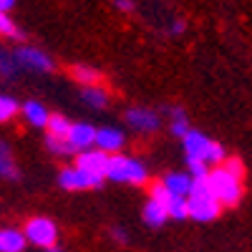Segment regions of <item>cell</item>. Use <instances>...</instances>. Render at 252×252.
<instances>
[{"instance_id": "27", "label": "cell", "mask_w": 252, "mask_h": 252, "mask_svg": "<svg viewBox=\"0 0 252 252\" xmlns=\"http://www.w3.org/2000/svg\"><path fill=\"white\" fill-rule=\"evenodd\" d=\"M114 5H116V10H121V13H131V10L136 8L134 0H114Z\"/></svg>"}, {"instance_id": "3", "label": "cell", "mask_w": 252, "mask_h": 252, "mask_svg": "<svg viewBox=\"0 0 252 252\" xmlns=\"http://www.w3.org/2000/svg\"><path fill=\"white\" fill-rule=\"evenodd\" d=\"M106 179L124 182V184H144L146 179H149V172H146V166L141 161H136L134 157L111 154L109 169H106Z\"/></svg>"}, {"instance_id": "29", "label": "cell", "mask_w": 252, "mask_h": 252, "mask_svg": "<svg viewBox=\"0 0 252 252\" xmlns=\"http://www.w3.org/2000/svg\"><path fill=\"white\" fill-rule=\"evenodd\" d=\"M111 237H114V240H119V242H126V240H129V237H126V232H124V229H119V227H116V229H111Z\"/></svg>"}, {"instance_id": "12", "label": "cell", "mask_w": 252, "mask_h": 252, "mask_svg": "<svg viewBox=\"0 0 252 252\" xmlns=\"http://www.w3.org/2000/svg\"><path fill=\"white\" fill-rule=\"evenodd\" d=\"M28 245V237L26 232L20 229H13V227H5L0 232V252H23Z\"/></svg>"}, {"instance_id": "4", "label": "cell", "mask_w": 252, "mask_h": 252, "mask_svg": "<svg viewBox=\"0 0 252 252\" xmlns=\"http://www.w3.org/2000/svg\"><path fill=\"white\" fill-rule=\"evenodd\" d=\"M103 174H96V172H89L83 166H68L58 174V184L68 192H81V189H96L103 184Z\"/></svg>"}, {"instance_id": "5", "label": "cell", "mask_w": 252, "mask_h": 252, "mask_svg": "<svg viewBox=\"0 0 252 252\" xmlns=\"http://www.w3.org/2000/svg\"><path fill=\"white\" fill-rule=\"evenodd\" d=\"M26 237H28V242L48 250V247H53L56 240H58V227H56V222L48 220V217H33V220H28V224H26Z\"/></svg>"}, {"instance_id": "13", "label": "cell", "mask_w": 252, "mask_h": 252, "mask_svg": "<svg viewBox=\"0 0 252 252\" xmlns=\"http://www.w3.org/2000/svg\"><path fill=\"white\" fill-rule=\"evenodd\" d=\"M23 116H26L28 124L38 126V129H46L48 121H51L48 109H46L40 101H26V103H23Z\"/></svg>"}, {"instance_id": "9", "label": "cell", "mask_w": 252, "mask_h": 252, "mask_svg": "<svg viewBox=\"0 0 252 252\" xmlns=\"http://www.w3.org/2000/svg\"><path fill=\"white\" fill-rule=\"evenodd\" d=\"M109 159L111 154L94 146V149H86V152H78L76 157V166H83V169L89 172H96V174H103L106 177V169H109Z\"/></svg>"}, {"instance_id": "18", "label": "cell", "mask_w": 252, "mask_h": 252, "mask_svg": "<svg viewBox=\"0 0 252 252\" xmlns=\"http://www.w3.org/2000/svg\"><path fill=\"white\" fill-rule=\"evenodd\" d=\"M0 172H3V177L5 179H20V172H18V166L13 164V159H10V149H8V144L3 141L0 144Z\"/></svg>"}, {"instance_id": "28", "label": "cell", "mask_w": 252, "mask_h": 252, "mask_svg": "<svg viewBox=\"0 0 252 252\" xmlns=\"http://www.w3.org/2000/svg\"><path fill=\"white\" fill-rule=\"evenodd\" d=\"M0 71H3V76H10V56L3 53V58H0Z\"/></svg>"}, {"instance_id": "6", "label": "cell", "mask_w": 252, "mask_h": 252, "mask_svg": "<svg viewBox=\"0 0 252 252\" xmlns=\"http://www.w3.org/2000/svg\"><path fill=\"white\" fill-rule=\"evenodd\" d=\"M13 58H15L18 66L31 68V71H43V73L53 71V66H56L48 53H43L40 48H33V46H20V48H15Z\"/></svg>"}, {"instance_id": "1", "label": "cell", "mask_w": 252, "mask_h": 252, "mask_svg": "<svg viewBox=\"0 0 252 252\" xmlns=\"http://www.w3.org/2000/svg\"><path fill=\"white\" fill-rule=\"evenodd\" d=\"M222 212V202L215 197L209 179L202 177L194 182V189L189 194V217H194L197 222H209Z\"/></svg>"}, {"instance_id": "17", "label": "cell", "mask_w": 252, "mask_h": 252, "mask_svg": "<svg viewBox=\"0 0 252 252\" xmlns=\"http://www.w3.org/2000/svg\"><path fill=\"white\" fill-rule=\"evenodd\" d=\"M48 134L53 136H61V139H68L71 129H73V121H68L63 114H51V121H48Z\"/></svg>"}, {"instance_id": "10", "label": "cell", "mask_w": 252, "mask_h": 252, "mask_svg": "<svg viewBox=\"0 0 252 252\" xmlns=\"http://www.w3.org/2000/svg\"><path fill=\"white\" fill-rule=\"evenodd\" d=\"M96 136H98V129H94L91 124L86 121H78L73 124V129L68 134V141L76 152H86V149H94L96 146Z\"/></svg>"}, {"instance_id": "14", "label": "cell", "mask_w": 252, "mask_h": 252, "mask_svg": "<svg viewBox=\"0 0 252 252\" xmlns=\"http://www.w3.org/2000/svg\"><path fill=\"white\" fill-rule=\"evenodd\" d=\"M96 146L109 154H119V149L124 146V134L119 129H98V136H96Z\"/></svg>"}, {"instance_id": "23", "label": "cell", "mask_w": 252, "mask_h": 252, "mask_svg": "<svg viewBox=\"0 0 252 252\" xmlns=\"http://www.w3.org/2000/svg\"><path fill=\"white\" fill-rule=\"evenodd\" d=\"M18 111H23V106H20L13 96H3V98H0V119H3V121H10Z\"/></svg>"}, {"instance_id": "11", "label": "cell", "mask_w": 252, "mask_h": 252, "mask_svg": "<svg viewBox=\"0 0 252 252\" xmlns=\"http://www.w3.org/2000/svg\"><path fill=\"white\" fill-rule=\"evenodd\" d=\"M194 182H197V179L189 174V172H172V174L164 177L166 189H169L172 194H179V197H189V194H192Z\"/></svg>"}, {"instance_id": "21", "label": "cell", "mask_w": 252, "mask_h": 252, "mask_svg": "<svg viewBox=\"0 0 252 252\" xmlns=\"http://www.w3.org/2000/svg\"><path fill=\"white\" fill-rule=\"evenodd\" d=\"M169 116H172V134L184 139V134L189 131V124H187V114L182 109H169Z\"/></svg>"}, {"instance_id": "7", "label": "cell", "mask_w": 252, "mask_h": 252, "mask_svg": "<svg viewBox=\"0 0 252 252\" xmlns=\"http://www.w3.org/2000/svg\"><path fill=\"white\" fill-rule=\"evenodd\" d=\"M182 146H184L187 159H202V161L209 164V154H212L215 141L209 139L207 134L197 131V129H189V131L184 134V139H182Z\"/></svg>"}, {"instance_id": "32", "label": "cell", "mask_w": 252, "mask_h": 252, "mask_svg": "<svg viewBox=\"0 0 252 252\" xmlns=\"http://www.w3.org/2000/svg\"><path fill=\"white\" fill-rule=\"evenodd\" d=\"M48 252H63V250H61L58 245H53V247H48Z\"/></svg>"}, {"instance_id": "8", "label": "cell", "mask_w": 252, "mask_h": 252, "mask_svg": "<svg viewBox=\"0 0 252 252\" xmlns=\"http://www.w3.org/2000/svg\"><path fill=\"white\" fill-rule=\"evenodd\" d=\"M124 119H126V124L129 126H134L136 131H157L159 129V124H161V119H159V114L157 111H152V109H144V106H136V109H129L124 114Z\"/></svg>"}, {"instance_id": "30", "label": "cell", "mask_w": 252, "mask_h": 252, "mask_svg": "<svg viewBox=\"0 0 252 252\" xmlns=\"http://www.w3.org/2000/svg\"><path fill=\"white\" fill-rule=\"evenodd\" d=\"M184 28H187V26H184V20H177V23H172V33H174V35L184 33Z\"/></svg>"}, {"instance_id": "2", "label": "cell", "mask_w": 252, "mask_h": 252, "mask_svg": "<svg viewBox=\"0 0 252 252\" xmlns=\"http://www.w3.org/2000/svg\"><path fill=\"white\" fill-rule=\"evenodd\" d=\"M209 187H212L215 197L222 202V207H237L242 199V179L232 172H227L224 166H215L212 172L207 174Z\"/></svg>"}, {"instance_id": "22", "label": "cell", "mask_w": 252, "mask_h": 252, "mask_svg": "<svg viewBox=\"0 0 252 252\" xmlns=\"http://www.w3.org/2000/svg\"><path fill=\"white\" fill-rule=\"evenodd\" d=\"M46 146H48L53 154H73L76 152L68 139H61V136H53V134L46 136Z\"/></svg>"}, {"instance_id": "15", "label": "cell", "mask_w": 252, "mask_h": 252, "mask_svg": "<svg viewBox=\"0 0 252 252\" xmlns=\"http://www.w3.org/2000/svg\"><path fill=\"white\" fill-rule=\"evenodd\" d=\"M166 220H169V209H166V204L149 197V202L144 204V222L149 227H161Z\"/></svg>"}, {"instance_id": "31", "label": "cell", "mask_w": 252, "mask_h": 252, "mask_svg": "<svg viewBox=\"0 0 252 252\" xmlns=\"http://www.w3.org/2000/svg\"><path fill=\"white\" fill-rule=\"evenodd\" d=\"M15 5V0H0V13H8Z\"/></svg>"}, {"instance_id": "20", "label": "cell", "mask_w": 252, "mask_h": 252, "mask_svg": "<svg viewBox=\"0 0 252 252\" xmlns=\"http://www.w3.org/2000/svg\"><path fill=\"white\" fill-rule=\"evenodd\" d=\"M71 73H73V78L78 83H83V86H96L98 78H101V73L96 68H91V66H73Z\"/></svg>"}, {"instance_id": "26", "label": "cell", "mask_w": 252, "mask_h": 252, "mask_svg": "<svg viewBox=\"0 0 252 252\" xmlns=\"http://www.w3.org/2000/svg\"><path fill=\"white\" fill-rule=\"evenodd\" d=\"M222 166H224L227 172H232V174H237L240 179L245 177V164H242V159H237V157H227Z\"/></svg>"}, {"instance_id": "25", "label": "cell", "mask_w": 252, "mask_h": 252, "mask_svg": "<svg viewBox=\"0 0 252 252\" xmlns=\"http://www.w3.org/2000/svg\"><path fill=\"white\" fill-rule=\"evenodd\" d=\"M187 166H189V174H192L194 179H202V177H207L209 174V169H207V161H202V159H187Z\"/></svg>"}, {"instance_id": "19", "label": "cell", "mask_w": 252, "mask_h": 252, "mask_svg": "<svg viewBox=\"0 0 252 252\" xmlns=\"http://www.w3.org/2000/svg\"><path fill=\"white\" fill-rule=\"evenodd\" d=\"M166 209H169V217H174V220H187V217H189V197L172 194V199L166 202Z\"/></svg>"}, {"instance_id": "24", "label": "cell", "mask_w": 252, "mask_h": 252, "mask_svg": "<svg viewBox=\"0 0 252 252\" xmlns=\"http://www.w3.org/2000/svg\"><path fill=\"white\" fill-rule=\"evenodd\" d=\"M0 33H3L5 38H18V40H23V31H20L8 13H0Z\"/></svg>"}, {"instance_id": "16", "label": "cell", "mask_w": 252, "mask_h": 252, "mask_svg": "<svg viewBox=\"0 0 252 252\" xmlns=\"http://www.w3.org/2000/svg\"><path fill=\"white\" fill-rule=\"evenodd\" d=\"M81 98L86 101L89 106H96V109H103L109 103V94L103 91L98 83H96V86H83L81 89Z\"/></svg>"}]
</instances>
